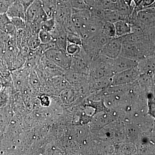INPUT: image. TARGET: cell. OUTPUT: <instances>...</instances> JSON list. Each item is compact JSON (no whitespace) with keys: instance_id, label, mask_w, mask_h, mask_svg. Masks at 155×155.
Returning a JSON list of instances; mask_svg holds the SVG:
<instances>
[{"instance_id":"d6a6232c","label":"cell","mask_w":155,"mask_h":155,"mask_svg":"<svg viewBox=\"0 0 155 155\" xmlns=\"http://www.w3.org/2000/svg\"><path fill=\"white\" fill-rule=\"evenodd\" d=\"M123 1H124L127 5H128L130 6L133 5H132V2H133V0H123Z\"/></svg>"},{"instance_id":"d4e9b609","label":"cell","mask_w":155,"mask_h":155,"mask_svg":"<svg viewBox=\"0 0 155 155\" xmlns=\"http://www.w3.org/2000/svg\"><path fill=\"white\" fill-rule=\"evenodd\" d=\"M11 19L17 31L22 30L25 28V22L24 19L19 17H14Z\"/></svg>"},{"instance_id":"83f0119b","label":"cell","mask_w":155,"mask_h":155,"mask_svg":"<svg viewBox=\"0 0 155 155\" xmlns=\"http://www.w3.org/2000/svg\"><path fill=\"white\" fill-rule=\"evenodd\" d=\"M15 0H0V14L6 13L10 5Z\"/></svg>"},{"instance_id":"4fadbf2b","label":"cell","mask_w":155,"mask_h":155,"mask_svg":"<svg viewBox=\"0 0 155 155\" xmlns=\"http://www.w3.org/2000/svg\"><path fill=\"white\" fill-rule=\"evenodd\" d=\"M0 31L11 36H15L17 33V30L6 13L0 14Z\"/></svg>"},{"instance_id":"5b68a950","label":"cell","mask_w":155,"mask_h":155,"mask_svg":"<svg viewBox=\"0 0 155 155\" xmlns=\"http://www.w3.org/2000/svg\"><path fill=\"white\" fill-rule=\"evenodd\" d=\"M140 73L137 67L130 68L122 72L115 73L111 77L112 86L127 85L138 80Z\"/></svg>"},{"instance_id":"7c38bea8","label":"cell","mask_w":155,"mask_h":155,"mask_svg":"<svg viewBox=\"0 0 155 155\" xmlns=\"http://www.w3.org/2000/svg\"><path fill=\"white\" fill-rule=\"evenodd\" d=\"M155 55L143 58L137 62V67L140 75H154Z\"/></svg>"},{"instance_id":"e0dca14e","label":"cell","mask_w":155,"mask_h":155,"mask_svg":"<svg viewBox=\"0 0 155 155\" xmlns=\"http://www.w3.org/2000/svg\"><path fill=\"white\" fill-rule=\"evenodd\" d=\"M101 31L109 38H114L116 37L115 26L113 22L107 21L104 22Z\"/></svg>"},{"instance_id":"8992f818","label":"cell","mask_w":155,"mask_h":155,"mask_svg":"<svg viewBox=\"0 0 155 155\" xmlns=\"http://www.w3.org/2000/svg\"><path fill=\"white\" fill-rule=\"evenodd\" d=\"M48 19L47 15L43 8L40 0H35L25 11L24 17L25 24H28L34 21L42 22Z\"/></svg>"},{"instance_id":"6da1fadb","label":"cell","mask_w":155,"mask_h":155,"mask_svg":"<svg viewBox=\"0 0 155 155\" xmlns=\"http://www.w3.org/2000/svg\"><path fill=\"white\" fill-rule=\"evenodd\" d=\"M71 19L78 35L82 39L91 37L101 30L102 22L92 17L88 9L72 8Z\"/></svg>"},{"instance_id":"836d02e7","label":"cell","mask_w":155,"mask_h":155,"mask_svg":"<svg viewBox=\"0 0 155 155\" xmlns=\"http://www.w3.org/2000/svg\"><path fill=\"white\" fill-rule=\"evenodd\" d=\"M111 2H112L113 3L117 2L119 1V0H110Z\"/></svg>"},{"instance_id":"7402d4cb","label":"cell","mask_w":155,"mask_h":155,"mask_svg":"<svg viewBox=\"0 0 155 155\" xmlns=\"http://www.w3.org/2000/svg\"><path fill=\"white\" fill-rule=\"evenodd\" d=\"M96 6L104 10H115V3L110 0H98Z\"/></svg>"},{"instance_id":"f1b7e54d","label":"cell","mask_w":155,"mask_h":155,"mask_svg":"<svg viewBox=\"0 0 155 155\" xmlns=\"http://www.w3.org/2000/svg\"><path fill=\"white\" fill-rule=\"evenodd\" d=\"M154 3H155V0H142L139 5L137 6V7L134 6V9L136 11L138 12L139 11H141V10L146 8H147L152 5Z\"/></svg>"},{"instance_id":"484cf974","label":"cell","mask_w":155,"mask_h":155,"mask_svg":"<svg viewBox=\"0 0 155 155\" xmlns=\"http://www.w3.org/2000/svg\"><path fill=\"white\" fill-rule=\"evenodd\" d=\"M81 46L78 45L67 41L66 51L69 54L72 56L78 53L81 49Z\"/></svg>"},{"instance_id":"ffe728a7","label":"cell","mask_w":155,"mask_h":155,"mask_svg":"<svg viewBox=\"0 0 155 155\" xmlns=\"http://www.w3.org/2000/svg\"><path fill=\"white\" fill-rule=\"evenodd\" d=\"M41 44L38 34H33L28 40L27 46L29 49L35 50Z\"/></svg>"},{"instance_id":"ba28073f","label":"cell","mask_w":155,"mask_h":155,"mask_svg":"<svg viewBox=\"0 0 155 155\" xmlns=\"http://www.w3.org/2000/svg\"><path fill=\"white\" fill-rule=\"evenodd\" d=\"M30 71L25 67L11 71L12 83L18 91L25 89L28 84V76Z\"/></svg>"},{"instance_id":"30bf717a","label":"cell","mask_w":155,"mask_h":155,"mask_svg":"<svg viewBox=\"0 0 155 155\" xmlns=\"http://www.w3.org/2000/svg\"><path fill=\"white\" fill-rule=\"evenodd\" d=\"M155 3L146 8L137 12V19L140 23L147 28L155 27Z\"/></svg>"},{"instance_id":"9c48e42d","label":"cell","mask_w":155,"mask_h":155,"mask_svg":"<svg viewBox=\"0 0 155 155\" xmlns=\"http://www.w3.org/2000/svg\"><path fill=\"white\" fill-rule=\"evenodd\" d=\"M72 8L69 2L57 0V7L54 18L56 22L63 25L67 20L71 18Z\"/></svg>"},{"instance_id":"603a6c76","label":"cell","mask_w":155,"mask_h":155,"mask_svg":"<svg viewBox=\"0 0 155 155\" xmlns=\"http://www.w3.org/2000/svg\"><path fill=\"white\" fill-rule=\"evenodd\" d=\"M56 22L54 18L48 19L41 22L40 30L51 31L54 28Z\"/></svg>"},{"instance_id":"f546056e","label":"cell","mask_w":155,"mask_h":155,"mask_svg":"<svg viewBox=\"0 0 155 155\" xmlns=\"http://www.w3.org/2000/svg\"><path fill=\"white\" fill-rule=\"evenodd\" d=\"M17 1L22 4L26 11V9L28 8V7L32 4L35 0H17Z\"/></svg>"},{"instance_id":"4dcf8cb0","label":"cell","mask_w":155,"mask_h":155,"mask_svg":"<svg viewBox=\"0 0 155 155\" xmlns=\"http://www.w3.org/2000/svg\"><path fill=\"white\" fill-rule=\"evenodd\" d=\"M98 0H83L87 5L88 6L89 9L97 5Z\"/></svg>"},{"instance_id":"8fae6325","label":"cell","mask_w":155,"mask_h":155,"mask_svg":"<svg viewBox=\"0 0 155 155\" xmlns=\"http://www.w3.org/2000/svg\"><path fill=\"white\" fill-rule=\"evenodd\" d=\"M137 61L119 55L113 60V69L114 74L137 67Z\"/></svg>"},{"instance_id":"3957f363","label":"cell","mask_w":155,"mask_h":155,"mask_svg":"<svg viewBox=\"0 0 155 155\" xmlns=\"http://www.w3.org/2000/svg\"><path fill=\"white\" fill-rule=\"evenodd\" d=\"M110 39L101 31L91 37L82 39L81 47L87 55L92 61L94 58L100 54L103 46Z\"/></svg>"},{"instance_id":"2e32d148","label":"cell","mask_w":155,"mask_h":155,"mask_svg":"<svg viewBox=\"0 0 155 155\" xmlns=\"http://www.w3.org/2000/svg\"><path fill=\"white\" fill-rule=\"evenodd\" d=\"M43 8L48 19L54 18L57 7V0H40Z\"/></svg>"},{"instance_id":"5bb4252c","label":"cell","mask_w":155,"mask_h":155,"mask_svg":"<svg viewBox=\"0 0 155 155\" xmlns=\"http://www.w3.org/2000/svg\"><path fill=\"white\" fill-rule=\"evenodd\" d=\"M25 12V9L22 4L15 0L9 7L6 14L10 18L19 17L24 19Z\"/></svg>"},{"instance_id":"9a60e30c","label":"cell","mask_w":155,"mask_h":155,"mask_svg":"<svg viewBox=\"0 0 155 155\" xmlns=\"http://www.w3.org/2000/svg\"><path fill=\"white\" fill-rule=\"evenodd\" d=\"M116 37H122L131 32V26L126 20H120L114 23Z\"/></svg>"},{"instance_id":"44dd1931","label":"cell","mask_w":155,"mask_h":155,"mask_svg":"<svg viewBox=\"0 0 155 155\" xmlns=\"http://www.w3.org/2000/svg\"><path fill=\"white\" fill-rule=\"evenodd\" d=\"M0 76L10 82H12L11 71L0 60Z\"/></svg>"},{"instance_id":"ac0fdd59","label":"cell","mask_w":155,"mask_h":155,"mask_svg":"<svg viewBox=\"0 0 155 155\" xmlns=\"http://www.w3.org/2000/svg\"><path fill=\"white\" fill-rule=\"evenodd\" d=\"M9 86L4 87L0 90V109L7 106L9 101Z\"/></svg>"},{"instance_id":"d6986e66","label":"cell","mask_w":155,"mask_h":155,"mask_svg":"<svg viewBox=\"0 0 155 155\" xmlns=\"http://www.w3.org/2000/svg\"><path fill=\"white\" fill-rule=\"evenodd\" d=\"M38 35L41 44L48 43L54 41V38L50 31L41 29L40 30Z\"/></svg>"},{"instance_id":"52a82bcc","label":"cell","mask_w":155,"mask_h":155,"mask_svg":"<svg viewBox=\"0 0 155 155\" xmlns=\"http://www.w3.org/2000/svg\"><path fill=\"white\" fill-rule=\"evenodd\" d=\"M122 42L123 36L110 39L103 46L100 54L111 59H115L120 55Z\"/></svg>"},{"instance_id":"cb8c5ba5","label":"cell","mask_w":155,"mask_h":155,"mask_svg":"<svg viewBox=\"0 0 155 155\" xmlns=\"http://www.w3.org/2000/svg\"><path fill=\"white\" fill-rule=\"evenodd\" d=\"M69 2L72 9H77V10H82V9L89 10V8L85 4L83 0H70Z\"/></svg>"},{"instance_id":"1f68e13d","label":"cell","mask_w":155,"mask_h":155,"mask_svg":"<svg viewBox=\"0 0 155 155\" xmlns=\"http://www.w3.org/2000/svg\"><path fill=\"white\" fill-rule=\"evenodd\" d=\"M142 1V0H133V2L134 3V7H137V6L139 5L141 3Z\"/></svg>"},{"instance_id":"277c9868","label":"cell","mask_w":155,"mask_h":155,"mask_svg":"<svg viewBox=\"0 0 155 155\" xmlns=\"http://www.w3.org/2000/svg\"><path fill=\"white\" fill-rule=\"evenodd\" d=\"M44 55L46 58L64 71H67L70 69L72 57L66 50L58 48H52L46 50Z\"/></svg>"},{"instance_id":"7a4b0ae2","label":"cell","mask_w":155,"mask_h":155,"mask_svg":"<svg viewBox=\"0 0 155 155\" xmlns=\"http://www.w3.org/2000/svg\"><path fill=\"white\" fill-rule=\"evenodd\" d=\"M113 60L101 54L94 58L90 66V79L94 80L112 77L114 74L113 69Z\"/></svg>"},{"instance_id":"4316f807","label":"cell","mask_w":155,"mask_h":155,"mask_svg":"<svg viewBox=\"0 0 155 155\" xmlns=\"http://www.w3.org/2000/svg\"><path fill=\"white\" fill-rule=\"evenodd\" d=\"M67 40L69 42L81 46L82 44V39L77 34H67Z\"/></svg>"}]
</instances>
